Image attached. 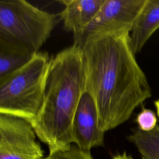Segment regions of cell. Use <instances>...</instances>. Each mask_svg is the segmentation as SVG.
Wrapping results in <instances>:
<instances>
[{
  "instance_id": "2",
  "label": "cell",
  "mask_w": 159,
  "mask_h": 159,
  "mask_svg": "<svg viewBox=\"0 0 159 159\" xmlns=\"http://www.w3.org/2000/svg\"><path fill=\"white\" fill-rule=\"evenodd\" d=\"M85 84L78 45L73 44L51 58L42 106L30 122L49 154L68 150L73 143V121Z\"/></svg>"
},
{
  "instance_id": "10",
  "label": "cell",
  "mask_w": 159,
  "mask_h": 159,
  "mask_svg": "<svg viewBox=\"0 0 159 159\" xmlns=\"http://www.w3.org/2000/svg\"><path fill=\"white\" fill-rule=\"evenodd\" d=\"M35 54L16 45L0 40V79L26 65Z\"/></svg>"
},
{
  "instance_id": "12",
  "label": "cell",
  "mask_w": 159,
  "mask_h": 159,
  "mask_svg": "<svg viewBox=\"0 0 159 159\" xmlns=\"http://www.w3.org/2000/svg\"><path fill=\"white\" fill-rule=\"evenodd\" d=\"M43 159H94L90 152L84 151L76 145H71L65 150L58 151L48 155Z\"/></svg>"
},
{
  "instance_id": "8",
  "label": "cell",
  "mask_w": 159,
  "mask_h": 159,
  "mask_svg": "<svg viewBox=\"0 0 159 159\" xmlns=\"http://www.w3.org/2000/svg\"><path fill=\"white\" fill-rule=\"evenodd\" d=\"M105 0H59L65 6L58 14L63 27L73 33L74 43L80 39L83 32L97 14Z\"/></svg>"
},
{
  "instance_id": "14",
  "label": "cell",
  "mask_w": 159,
  "mask_h": 159,
  "mask_svg": "<svg viewBox=\"0 0 159 159\" xmlns=\"http://www.w3.org/2000/svg\"><path fill=\"white\" fill-rule=\"evenodd\" d=\"M112 159H132V158L130 156L128 155L126 152H123L114 155Z\"/></svg>"
},
{
  "instance_id": "13",
  "label": "cell",
  "mask_w": 159,
  "mask_h": 159,
  "mask_svg": "<svg viewBox=\"0 0 159 159\" xmlns=\"http://www.w3.org/2000/svg\"><path fill=\"white\" fill-rule=\"evenodd\" d=\"M135 121L138 125V128L145 132L151 131L157 125L156 114L149 109L143 108L137 114Z\"/></svg>"
},
{
  "instance_id": "9",
  "label": "cell",
  "mask_w": 159,
  "mask_h": 159,
  "mask_svg": "<svg viewBox=\"0 0 159 159\" xmlns=\"http://www.w3.org/2000/svg\"><path fill=\"white\" fill-rule=\"evenodd\" d=\"M159 29V0H147L131 30L130 44L135 54L140 52Z\"/></svg>"
},
{
  "instance_id": "3",
  "label": "cell",
  "mask_w": 159,
  "mask_h": 159,
  "mask_svg": "<svg viewBox=\"0 0 159 159\" xmlns=\"http://www.w3.org/2000/svg\"><path fill=\"white\" fill-rule=\"evenodd\" d=\"M50 62L47 52H38L26 65L0 79V114L29 122L36 117Z\"/></svg>"
},
{
  "instance_id": "7",
  "label": "cell",
  "mask_w": 159,
  "mask_h": 159,
  "mask_svg": "<svg viewBox=\"0 0 159 159\" xmlns=\"http://www.w3.org/2000/svg\"><path fill=\"white\" fill-rule=\"evenodd\" d=\"M104 134L99 127L95 102L85 88L73 118V143L80 149L90 152L94 147L104 145Z\"/></svg>"
},
{
  "instance_id": "15",
  "label": "cell",
  "mask_w": 159,
  "mask_h": 159,
  "mask_svg": "<svg viewBox=\"0 0 159 159\" xmlns=\"http://www.w3.org/2000/svg\"><path fill=\"white\" fill-rule=\"evenodd\" d=\"M154 104H155V108L157 109V116L159 118V99L155 101L154 102Z\"/></svg>"
},
{
  "instance_id": "4",
  "label": "cell",
  "mask_w": 159,
  "mask_h": 159,
  "mask_svg": "<svg viewBox=\"0 0 159 159\" xmlns=\"http://www.w3.org/2000/svg\"><path fill=\"white\" fill-rule=\"evenodd\" d=\"M58 17L25 0H1L0 40L36 53L50 36Z\"/></svg>"
},
{
  "instance_id": "1",
  "label": "cell",
  "mask_w": 159,
  "mask_h": 159,
  "mask_svg": "<svg viewBox=\"0 0 159 159\" xmlns=\"http://www.w3.org/2000/svg\"><path fill=\"white\" fill-rule=\"evenodd\" d=\"M130 32L96 34L78 45L83 58L85 88L95 102L99 127L104 132L127 121L152 95L132 48Z\"/></svg>"
},
{
  "instance_id": "11",
  "label": "cell",
  "mask_w": 159,
  "mask_h": 159,
  "mask_svg": "<svg viewBox=\"0 0 159 159\" xmlns=\"http://www.w3.org/2000/svg\"><path fill=\"white\" fill-rule=\"evenodd\" d=\"M127 139L136 147L141 159H159V125L148 132L137 128Z\"/></svg>"
},
{
  "instance_id": "5",
  "label": "cell",
  "mask_w": 159,
  "mask_h": 159,
  "mask_svg": "<svg viewBox=\"0 0 159 159\" xmlns=\"http://www.w3.org/2000/svg\"><path fill=\"white\" fill-rule=\"evenodd\" d=\"M36 136L27 120L0 114V159H43Z\"/></svg>"
},
{
  "instance_id": "6",
  "label": "cell",
  "mask_w": 159,
  "mask_h": 159,
  "mask_svg": "<svg viewBox=\"0 0 159 159\" xmlns=\"http://www.w3.org/2000/svg\"><path fill=\"white\" fill-rule=\"evenodd\" d=\"M147 0H105L101 9L87 26L79 45L87 37L99 33L131 32Z\"/></svg>"
}]
</instances>
